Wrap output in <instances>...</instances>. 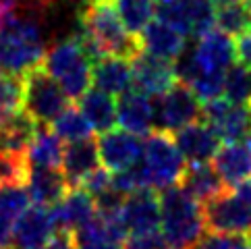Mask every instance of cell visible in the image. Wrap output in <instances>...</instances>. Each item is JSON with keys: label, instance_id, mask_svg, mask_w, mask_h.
Instances as JSON below:
<instances>
[{"label": "cell", "instance_id": "obj_1", "mask_svg": "<svg viewBox=\"0 0 251 249\" xmlns=\"http://www.w3.org/2000/svg\"><path fill=\"white\" fill-rule=\"evenodd\" d=\"M77 35L96 62L102 56L133 60L141 52L139 38L131 35L116 8V0H87L79 15Z\"/></svg>", "mask_w": 251, "mask_h": 249}, {"label": "cell", "instance_id": "obj_2", "mask_svg": "<svg viewBox=\"0 0 251 249\" xmlns=\"http://www.w3.org/2000/svg\"><path fill=\"white\" fill-rule=\"evenodd\" d=\"M160 201V228L162 239L173 249H193L205 235L203 210L191 193L181 185L162 191Z\"/></svg>", "mask_w": 251, "mask_h": 249}, {"label": "cell", "instance_id": "obj_3", "mask_svg": "<svg viewBox=\"0 0 251 249\" xmlns=\"http://www.w3.org/2000/svg\"><path fill=\"white\" fill-rule=\"evenodd\" d=\"M92 56L75 33L52 44L42 60V69L54 79L69 100H79L92 85Z\"/></svg>", "mask_w": 251, "mask_h": 249}, {"label": "cell", "instance_id": "obj_4", "mask_svg": "<svg viewBox=\"0 0 251 249\" xmlns=\"http://www.w3.org/2000/svg\"><path fill=\"white\" fill-rule=\"evenodd\" d=\"M139 166L146 174L150 189L164 191L181 183L187 164L168 133L151 131L143 141V156Z\"/></svg>", "mask_w": 251, "mask_h": 249}, {"label": "cell", "instance_id": "obj_5", "mask_svg": "<svg viewBox=\"0 0 251 249\" xmlns=\"http://www.w3.org/2000/svg\"><path fill=\"white\" fill-rule=\"evenodd\" d=\"M23 106L38 124H50L69 108V98L40 65L23 75Z\"/></svg>", "mask_w": 251, "mask_h": 249}, {"label": "cell", "instance_id": "obj_6", "mask_svg": "<svg viewBox=\"0 0 251 249\" xmlns=\"http://www.w3.org/2000/svg\"><path fill=\"white\" fill-rule=\"evenodd\" d=\"M151 102H154V129L160 133L170 135L203 119V104L181 81H176L164 96L154 98Z\"/></svg>", "mask_w": 251, "mask_h": 249}, {"label": "cell", "instance_id": "obj_7", "mask_svg": "<svg viewBox=\"0 0 251 249\" xmlns=\"http://www.w3.org/2000/svg\"><path fill=\"white\" fill-rule=\"evenodd\" d=\"M205 228L216 235L251 237V208L232 191H222L203 208Z\"/></svg>", "mask_w": 251, "mask_h": 249}, {"label": "cell", "instance_id": "obj_8", "mask_svg": "<svg viewBox=\"0 0 251 249\" xmlns=\"http://www.w3.org/2000/svg\"><path fill=\"white\" fill-rule=\"evenodd\" d=\"M191 54V73L185 85H189L197 73H226L230 65H235L237 46L230 35L214 29L201 35L195 42V46L189 48Z\"/></svg>", "mask_w": 251, "mask_h": 249}, {"label": "cell", "instance_id": "obj_9", "mask_svg": "<svg viewBox=\"0 0 251 249\" xmlns=\"http://www.w3.org/2000/svg\"><path fill=\"white\" fill-rule=\"evenodd\" d=\"M98 152H100V162L106 171L123 173L137 166L143 156V141L127 133L123 129H112L108 133H102L98 139Z\"/></svg>", "mask_w": 251, "mask_h": 249}, {"label": "cell", "instance_id": "obj_10", "mask_svg": "<svg viewBox=\"0 0 251 249\" xmlns=\"http://www.w3.org/2000/svg\"><path fill=\"white\" fill-rule=\"evenodd\" d=\"M131 65H133V85H135V92L148 98L164 96L176 83V73H175L173 62L160 60L143 50L131 60Z\"/></svg>", "mask_w": 251, "mask_h": 249}, {"label": "cell", "instance_id": "obj_11", "mask_svg": "<svg viewBox=\"0 0 251 249\" xmlns=\"http://www.w3.org/2000/svg\"><path fill=\"white\" fill-rule=\"evenodd\" d=\"M123 226L131 237L158 233L160 226V201L154 191H139L125 198L121 208Z\"/></svg>", "mask_w": 251, "mask_h": 249}, {"label": "cell", "instance_id": "obj_12", "mask_svg": "<svg viewBox=\"0 0 251 249\" xmlns=\"http://www.w3.org/2000/svg\"><path fill=\"white\" fill-rule=\"evenodd\" d=\"M56 235L50 208L29 206L13 224V243L17 249H42Z\"/></svg>", "mask_w": 251, "mask_h": 249}, {"label": "cell", "instance_id": "obj_13", "mask_svg": "<svg viewBox=\"0 0 251 249\" xmlns=\"http://www.w3.org/2000/svg\"><path fill=\"white\" fill-rule=\"evenodd\" d=\"M173 141L189 164L210 162L220 149V137L205 121H197L193 124L183 127L181 131H176Z\"/></svg>", "mask_w": 251, "mask_h": 249}, {"label": "cell", "instance_id": "obj_14", "mask_svg": "<svg viewBox=\"0 0 251 249\" xmlns=\"http://www.w3.org/2000/svg\"><path fill=\"white\" fill-rule=\"evenodd\" d=\"M214 168L224 187H239L251 179V137L220 146L214 156Z\"/></svg>", "mask_w": 251, "mask_h": 249}, {"label": "cell", "instance_id": "obj_15", "mask_svg": "<svg viewBox=\"0 0 251 249\" xmlns=\"http://www.w3.org/2000/svg\"><path fill=\"white\" fill-rule=\"evenodd\" d=\"M116 123L133 135H150L154 129V102L139 92H127L116 102Z\"/></svg>", "mask_w": 251, "mask_h": 249}, {"label": "cell", "instance_id": "obj_16", "mask_svg": "<svg viewBox=\"0 0 251 249\" xmlns=\"http://www.w3.org/2000/svg\"><path fill=\"white\" fill-rule=\"evenodd\" d=\"M62 174L69 183V187H81L94 171L100 168V152H98V141L81 139L73 141L62 152Z\"/></svg>", "mask_w": 251, "mask_h": 249}, {"label": "cell", "instance_id": "obj_17", "mask_svg": "<svg viewBox=\"0 0 251 249\" xmlns=\"http://www.w3.org/2000/svg\"><path fill=\"white\" fill-rule=\"evenodd\" d=\"M52 218H54L56 230H71L81 228L85 222H89L96 216V201L83 187H75L71 189L60 203H56L54 208H50Z\"/></svg>", "mask_w": 251, "mask_h": 249}, {"label": "cell", "instance_id": "obj_18", "mask_svg": "<svg viewBox=\"0 0 251 249\" xmlns=\"http://www.w3.org/2000/svg\"><path fill=\"white\" fill-rule=\"evenodd\" d=\"M139 44L143 52H148V54L156 56L160 60L173 62L185 52L187 38L176 29H173L170 25L154 19L139 33Z\"/></svg>", "mask_w": 251, "mask_h": 249}, {"label": "cell", "instance_id": "obj_19", "mask_svg": "<svg viewBox=\"0 0 251 249\" xmlns=\"http://www.w3.org/2000/svg\"><path fill=\"white\" fill-rule=\"evenodd\" d=\"M25 189L35 206L54 208L69 193V183L58 168H29Z\"/></svg>", "mask_w": 251, "mask_h": 249}, {"label": "cell", "instance_id": "obj_20", "mask_svg": "<svg viewBox=\"0 0 251 249\" xmlns=\"http://www.w3.org/2000/svg\"><path fill=\"white\" fill-rule=\"evenodd\" d=\"M92 83L108 96H123L133 85V65L127 58L102 56L92 67Z\"/></svg>", "mask_w": 251, "mask_h": 249}, {"label": "cell", "instance_id": "obj_21", "mask_svg": "<svg viewBox=\"0 0 251 249\" xmlns=\"http://www.w3.org/2000/svg\"><path fill=\"white\" fill-rule=\"evenodd\" d=\"M181 187L187 193H191L197 201H203V203H208L210 199H214L222 191H226L222 179L216 173V168H214L210 162L187 164L183 179H181Z\"/></svg>", "mask_w": 251, "mask_h": 249}, {"label": "cell", "instance_id": "obj_22", "mask_svg": "<svg viewBox=\"0 0 251 249\" xmlns=\"http://www.w3.org/2000/svg\"><path fill=\"white\" fill-rule=\"evenodd\" d=\"M79 110L89 123L92 131L108 133L116 127V100L100 90H87L79 98Z\"/></svg>", "mask_w": 251, "mask_h": 249}, {"label": "cell", "instance_id": "obj_23", "mask_svg": "<svg viewBox=\"0 0 251 249\" xmlns=\"http://www.w3.org/2000/svg\"><path fill=\"white\" fill-rule=\"evenodd\" d=\"M35 133H38V123L25 110H19L15 117L0 123V152L25 156Z\"/></svg>", "mask_w": 251, "mask_h": 249}, {"label": "cell", "instance_id": "obj_24", "mask_svg": "<svg viewBox=\"0 0 251 249\" xmlns=\"http://www.w3.org/2000/svg\"><path fill=\"white\" fill-rule=\"evenodd\" d=\"M62 152L65 148L54 135V131L38 127V133L33 135L25 152V164L27 168H58L62 164Z\"/></svg>", "mask_w": 251, "mask_h": 249}, {"label": "cell", "instance_id": "obj_25", "mask_svg": "<svg viewBox=\"0 0 251 249\" xmlns=\"http://www.w3.org/2000/svg\"><path fill=\"white\" fill-rule=\"evenodd\" d=\"M116 8L127 31L135 38H139V33L156 17V0H119Z\"/></svg>", "mask_w": 251, "mask_h": 249}, {"label": "cell", "instance_id": "obj_26", "mask_svg": "<svg viewBox=\"0 0 251 249\" xmlns=\"http://www.w3.org/2000/svg\"><path fill=\"white\" fill-rule=\"evenodd\" d=\"M216 29L226 35H243L251 29V11L245 0L216 8Z\"/></svg>", "mask_w": 251, "mask_h": 249}, {"label": "cell", "instance_id": "obj_27", "mask_svg": "<svg viewBox=\"0 0 251 249\" xmlns=\"http://www.w3.org/2000/svg\"><path fill=\"white\" fill-rule=\"evenodd\" d=\"M224 98L232 104H251V69L243 62L230 65L224 73Z\"/></svg>", "mask_w": 251, "mask_h": 249}, {"label": "cell", "instance_id": "obj_28", "mask_svg": "<svg viewBox=\"0 0 251 249\" xmlns=\"http://www.w3.org/2000/svg\"><path fill=\"white\" fill-rule=\"evenodd\" d=\"M52 127H54V135L60 141L62 139L69 141V144L92 137V127H89V123L85 121L81 110H79V108H71V106L60 114L54 123H52Z\"/></svg>", "mask_w": 251, "mask_h": 249}, {"label": "cell", "instance_id": "obj_29", "mask_svg": "<svg viewBox=\"0 0 251 249\" xmlns=\"http://www.w3.org/2000/svg\"><path fill=\"white\" fill-rule=\"evenodd\" d=\"M23 106V77L0 73V123L8 121Z\"/></svg>", "mask_w": 251, "mask_h": 249}, {"label": "cell", "instance_id": "obj_30", "mask_svg": "<svg viewBox=\"0 0 251 249\" xmlns=\"http://www.w3.org/2000/svg\"><path fill=\"white\" fill-rule=\"evenodd\" d=\"M187 8H189L191 35L195 40L216 29V8L210 0H187Z\"/></svg>", "mask_w": 251, "mask_h": 249}, {"label": "cell", "instance_id": "obj_31", "mask_svg": "<svg viewBox=\"0 0 251 249\" xmlns=\"http://www.w3.org/2000/svg\"><path fill=\"white\" fill-rule=\"evenodd\" d=\"M29 208V195L25 185H2L0 187V214L15 222Z\"/></svg>", "mask_w": 251, "mask_h": 249}, {"label": "cell", "instance_id": "obj_32", "mask_svg": "<svg viewBox=\"0 0 251 249\" xmlns=\"http://www.w3.org/2000/svg\"><path fill=\"white\" fill-rule=\"evenodd\" d=\"M27 171L29 168L25 164V156L0 152V187L2 185H25Z\"/></svg>", "mask_w": 251, "mask_h": 249}, {"label": "cell", "instance_id": "obj_33", "mask_svg": "<svg viewBox=\"0 0 251 249\" xmlns=\"http://www.w3.org/2000/svg\"><path fill=\"white\" fill-rule=\"evenodd\" d=\"M81 187L96 199V198H100V195H104L106 191L112 189V176L108 174V171H106V168H98V171H94V173L83 181Z\"/></svg>", "mask_w": 251, "mask_h": 249}, {"label": "cell", "instance_id": "obj_34", "mask_svg": "<svg viewBox=\"0 0 251 249\" xmlns=\"http://www.w3.org/2000/svg\"><path fill=\"white\" fill-rule=\"evenodd\" d=\"M125 249H173V247H168V243L160 233H154V235H143V237H131Z\"/></svg>", "mask_w": 251, "mask_h": 249}, {"label": "cell", "instance_id": "obj_35", "mask_svg": "<svg viewBox=\"0 0 251 249\" xmlns=\"http://www.w3.org/2000/svg\"><path fill=\"white\" fill-rule=\"evenodd\" d=\"M27 0H0V27L13 21L17 15L23 11Z\"/></svg>", "mask_w": 251, "mask_h": 249}, {"label": "cell", "instance_id": "obj_36", "mask_svg": "<svg viewBox=\"0 0 251 249\" xmlns=\"http://www.w3.org/2000/svg\"><path fill=\"white\" fill-rule=\"evenodd\" d=\"M235 46H237V56L241 58V62L251 69V29L243 35H239Z\"/></svg>", "mask_w": 251, "mask_h": 249}, {"label": "cell", "instance_id": "obj_37", "mask_svg": "<svg viewBox=\"0 0 251 249\" xmlns=\"http://www.w3.org/2000/svg\"><path fill=\"white\" fill-rule=\"evenodd\" d=\"M42 249H73V235L67 230H56V235Z\"/></svg>", "mask_w": 251, "mask_h": 249}, {"label": "cell", "instance_id": "obj_38", "mask_svg": "<svg viewBox=\"0 0 251 249\" xmlns=\"http://www.w3.org/2000/svg\"><path fill=\"white\" fill-rule=\"evenodd\" d=\"M13 224L8 218L0 214V249H8L13 243Z\"/></svg>", "mask_w": 251, "mask_h": 249}, {"label": "cell", "instance_id": "obj_39", "mask_svg": "<svg viewBox=\"0 0 251 249\" xmlns=\"http://www.w3.org/2000/svg\"><path fill=\"white\" fill-rule=\"evenodd\" d=\"M75 249H121V245L102 243V245H75Z\"/></svg>", "mask_w": 251, "mask_h": 249}, {"label": "cell", "instance_id": "obj_40", "mask_svg": "<svg viewBox=\"0 0 251 249\" xmlns=\"http://www.w3.org/2000/svg\"><path fill=\"white\" fill-rule=\"evenodd\" d=\"M214 8H220V6H226V4H232V2H239V0H210Z\"/></svg>", "mask_w": 251, "mask_h": 249}, {"label": "cell", "instance_id": "obj_41", "mask_svg": "<svg viewBox=\"0 0 251 249\" xmlns=\"http://www.w3.org/2000/svg\"><path fill=\"white\" fill-rule=\"evenodd\" d=\"M156 2H173V0H156Z\"/></svg>", "mask_w": 251, "mask_h": 249}, {"label": "cell", "instance_id": "obj_42", "mask_svg": "<svg viewBox=\"0 0 251 249\" xmlns=\"http://www.w3.org/2000/svg\"><path fill=\"white\" fill-rule=\"evenodd\" d=\"M245 2H247V6H249V11H251V0H245Z\"/></svg>", "mask_w": 251, "mask_h": 249}]
</instances>
